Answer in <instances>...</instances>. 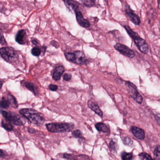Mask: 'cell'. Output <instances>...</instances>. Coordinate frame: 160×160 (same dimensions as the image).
<instances>
[{
    "label": "cell",
    "instance_id": "13",
    "mask_svg": "<svg viewBox=\"0 0 160 160\" xmlns=\"http://www.w3.org/2000/svg\"><path fill=\"white\" fill-rule=\"evenodd\" d=\"M65 71L64 67L62 66H59L56 67L53 73V78L56 81L60 80L62 74Z\"/></svg>",
    "mask_w": 160,
    "mask_h": 160
},
{
    "label": "cell",
    "instance_id": "9",
    "mask_svg": "<svg viewBox=\"0 0 160 160\" xmlns=\"http://www.w3.org/2000/svg\"><path fill=\"white\" fill-rule=\"evenodd\" d=\"M125 13L129 18L130 20L136 26H138L140 24V19L138 16L131 9L128 7L125 9Z\"/></svg>",
    "mask_w": 160,
    "mask_h": 160
},
{
    "label": "cell",
    "instance_id": "19",
    "mask_svg": "<svg viewBox=\"0 0 160 160\" xmlns=\"http://www.w3.org/2000/svg\"><path fill=\"white\" fill-rule=\"evenodd\" d=\"M7 99L10 103V105L14 108H17L18 107L17 101L14 96L12 94H9L7 95Z\"/></svg>",
    "mask_w": 160,
    "mask_h": 160
},
{
    "label": "cell",
    "instance_id": "12",
    "mask_svg": "<svg viewBox=\"0 0 160 160\" xmlns=\"http://www.w3.org/2000/svg\"><path fill=\"white\" fill-rule=\"evenodd\" d=\"M131 131L133 135L138 139L143 140L145 138V134L144 130L136 126H132Z\"/></svg>",
    "mask_w": 160,
    "mask_h": 160
},
{
    "label": "cell",
    "instance_id": "4",
    "mask_svg": "<svg viewBox=\"0 0 160 160\" xmlns=\"http://www.w3.org/2000/svg\"><path fill=\"white\" fill-rule=\"evenodd\" d=\"M0 53L2 58L7 62L12 63L18 60V54L13 48L10 47L2 48Z\"/></svg>",
    "mask_w": 160,
    "mask_h": 160
},
{
    "label": "cell",
    "instance_id": "29",
    "mask_svg": "<svg viewBox=\"0 0 160 160\" xmlns=\"http://www.w3.org/2000/svg\"><path fill=\"white\" fill-rule=\"evenodd\" d=\"M77 156H74L72 154H69V153H64L63 154V158L65 159H68V160H75L78 159L76 158Z\"/></svg>",
    "mask_w": 160,
    "mask_h": 160
},
{
    "label": "cell",
    "instance_id": "5",
    "mask_svg": "<svg viewBox=\"0 0 160 160\" xmlns=\"http://www.w3.org/2000/svg\"><path fill=\"white\" fill-rule=\"evenodd\" d=\"M64 55L67 60L73 63L83 65L87 62L85 54L82 51L77 50L73 53H65Z\"/></svg>",
    "mask_w": 160,
    "mask_h": 160
},
{
    "label": "cell",
    "instance_id": "1",
    "mask_svg": "<svg viewBox=\"0 0 160 160\" xmlns=\"http://www.w3.org/2000/svg\"><path fill=\"white\" fill-rule=\"evenodd\" d=\"M19 113L31 123L38 126H42L45 121L43 116L34 109L22 108L19 110Z\"/></svg>",
    "mask_w": 160,
    "mask_h": 160
},
{
    "label": "cell",
    "instance_id": "23",
    "mask_svg": "<svg viewBox=\"0 0 160 160\" xmlns=\"http://www.w3.org/2000/svg\"><path fill=\"white\" fill-rule=\"evenodd\" d=\"M31 53L33 56H35V57H39L42 53V50L39 48L35 47L32 49Z\"/></svg>",
    "mask_w": 160,
    "mask_h": 160
},
{
    "label": "cell",
    "instance_id": "28",
    "mask_svg": "<svg viewBox=\"0 0 160 160\" xmlns=\"http://www.w3.org/2000/svg\"><path fill=\"white\" fill-rule=\"evenodd\" d=\"M73 136L77 138H81L82 137L81 131L79 130H74L72 133Z\"/></svg>",
    "mask_w": 160,
    "mask_h": 160
},
{
    "label": "cell",
    "instance_id": "18",
    "mask_svg": "<svg viewBox=\"0 0 160 160\" xmlns=\"http://www.w3.org/2000/svg\"><path fill=\"white\" fill-rule=\"evenodd\" d=\"M109 148L110 150L113 153H116L119 148V146L118 145L117 141H115V139H112L109 142Z\"/></svg>",
    "mask_w": 160,
    "mask_h": 160
},
{
    "label": "cell",
    "instance_id": "26",
    "mask_svg": "<svg viewBox=\"0 0 160 160\" xmlns=\"http://www.w3.org/2000/svg\"><path fill=\"white\" fill-rule=\"evenodd\" d=\"M153 155L154 159H160V146H156L153 152Z\"/></svg>",
    "mask_w": 160,
    "mask_h": 160
},
{
    "label": "cell",
    "instance_id": "14",
    "mask_svg": "<svg viewBox=\"0 0 160 160\" xmlns=\"http://www.w3.org/2000/svg\"><path fill=\"white\" fill-rule=\"evenodd\" d=\"M62 1L68 8L71 9L75 12L79 10H78L79 5L76 2L74 1L73 0H62Z\"/></svg>",
    "mask_w": 160,
    "mask_h": 160
},
{
    "label": "cell",
    "instance_id": "16",
    "mask_svg": "<svg viewBox=\"0 0 160 160\" xmlns=\"http://www.w3.org/2000/svg\"><path fill=\"white\" fill-rule=\"evenodd\" d=\"M95 128L99 132L104 133L110 132L109 127L103 122H98L95 125Z\"/></svg>",
    "mask_w": 160,
    "mask_h": 160
},
{
    "label": "cell",
    "instance_id": "36",
    "mask_svg": "<svg viewBox=\"0 0 160 160\" xmlns=\"http://www.w3.org/2000/svg\"><path fill=\"white\" fill-rule=\"evenodd\" d=\"M0 156L1 157H2L3 156V151H2V150H1V155H0Z\"/></svg>",
    "mask_w": 160,
    "mask_h": 160
},
{
    "label": "cell",
    "instance_id": "25",
    "mask_svg": "<svg viewBox=\"0 0 160 160\" xmlns=\"http://www.w3.org/2000/svg\"><path fill=\"white\" fill-rule=\"evenodd\" d=\"M85 6L88 7H91L94 5V2L92 0H80Z\"/></svg>",
    "mask_w": 160,
    "mask_h": 160
},
{
    "label": "cell",
    "instance_id": "21",
    "mask_svg": "<svg viewBox=\"0 0 160 160\" xmlns=\"http://www.w3.org/2000/svg\"><path fill=\"white\" fill-rule=\"evenodd\" d=\"M123 144L128 147H132L133 145L132 140L128 137H125L122 138Z\"/></svg>",
    "mask_w": 160,
    "mask_h": 160
},
{
    "label": "cell",
    "instance_id": "22",
    "mask_svg": "<svg viewBox=\"0 0 160 160\" xmlns=\"http://www.w3.org/2000/svg\"><path fill=\"white\" fill-rule=\"evenodd\" d=\"M133 155L132 153L123 152L121 153V158L123 160H131L132 159Z\"/></svg>",
    "mask_w": 160,
    "mask_h": 160
},
{
    "label": "cell",
    "instance_id": "27",
    "mask_svg": "<svg viewBox=\"0 0 160 160\" xmlns=\"http://www.w3.org/2000/svg\"><path fill=\"white\" fill-rule=\"evenodd\" d=\"M139 157L141 160H152V159L150 155L146 152H141L139 153Z\"/></svg>",
    "mask_w": 160,
    "mask_h": 160
},
{
    "label": "cell",
    "instance_id": "37",
    "mask_svg": "<svg viewBox=\"0 0 160 160\" xmlns=\"http://www.w3.org/2000/svg\"><path fill=\"white\" fill-rule=\"evenodd\" d=\"M2 81H1V88H2Z\"/></svg>",
    "mask_w": 160,
    "mask_h": 160
},
{
    "label": "cell",
    "instance_id": "24",
    "mask_svg": "<svg viewBox=\"0 0 160 160\" xmlns=\"http://www.w3.org/2000/svg\"><path fill=\"white\" fill-rule=\"evenodd\" d=\"M1 125L3 128L8 131H12L13 130V127L12 125H11L10 123H5V122L2 121Z\"/></svg>",
    "mask_w": 160,
    "mask_h": 160
},
{
    "label": "cell",
    "instance_id": "34",
    "mask_svg": "<svg viewBox=\"0 0 160 160\" xmlns=\"http://www.w3.org/2000/svg\"><path fill=\"white\" fill-rule=\"evenodd\" d=\"M28 131L29 132L31 133H33L35 132V130L32 129V128H29L28 129Z\"/></svg>",
    "mask_w": 160,
    "mask_h": 160
},
{
    "label": "cell",
    "instance_id": "11",
    "mask_svg": "<svg viewBox=\"0 0 160 160\" xmlns=\"http://www.w3.org/2000/svg\"><path fill=\"white\" fill-rule=\"evenodd\" d=\"M75 13L76 14L77 21L81 27L84 28H88L90 27V24L89 22L84 18L82 13L79 10L76 12Z\"/></svg>",
    "mask_w": 160,
    "mask_h": 160
},
{
    "label": "cell",
    "instance_id": "15",
    "mask_svg": "<svg viewBox=\"0 0 160 160\" xmlns=\"http://www.w3.org/2000/svg\"><path fill=\"white\" fill-rule=\"evenodd\" d=\"M88 106L90 108L92 111H94L96 114L100 116L101 118L103 117V112L100 109L99 107L95 103L93 102H89L88 103Z\"/></svg>",
    "mask_w": 160,
    "mask_h": 160
},
{
    "label": "cell",
    "instance_id": "6",
    "mask_svg": "<svg viewBox=\"0 0 160 160\" xmlns=\"http://www.w3.org/2000/svg\"><path fill=\"white\" fill-rule=\"evenodd\" d=\"M1 113L6 120L18 126H22L25 123L20 116L15 112L1 110Z\"/></svg>",
    "mask_w": 160,
    "mask_h": 160
},
{
    "label": "cell",
    "instance_id": "32",
    "mask_svg": "<svg viewBox=\"0 0 160 160\" xmlns=\"http://www.w3.org/2000/svg\"><path fill=\"white\" fill-rule=\"evenodd\" d=\"M51 44L53 46L57 48H58L59 46V45L58 43L55 41H52V42H51Z\"/></svg>",
    "mask_w": 160,
    "mask_h": 160
},
{
    "label": "cell",
    "instance_id": "17",
    "mask_svg": "<svg viewBox=\"0 0 160 160\" xmlns=\"http://www.w3.org/2000/svg\"><path fill=\"white\" fill-rule=\"evenodd\" d=\"M25 86L33 94H34V95H37V93H38V90L33 83L32 82H26L25 83Z\"/></svg>",
    "mask_w": 160,
    "mask_h": 160
},
{
    "label": "cell",
    "instance_id": "3",
    "mask_svg": "<svg viewBox=\"0 0 160 160\" xmlns=\"http://www.w3.org/2000/svg\"><path fill=\"white\" fill-rule=\"evenodd\" d=\"M47 129L49 132L53 133L63 132H70L74 128L72 123L62 122H52L46 124Z\"/></svg>",
    "mask_w": 160,
    "mask_h": 160
},
{
    "label": "cell",
    "instance_id": "31",
    "mask_svg": "<svg viewBox=\"0 0 160 160\" xmlns=\"http://www.w3.org/2000/svg\"><path fill=\"white\" fill-rule=\"evenodd\" d=\"M49 89L52 91H56L58 89V86L54 84H50L49 86Z\"/></svg>",
    "mask_w": 160,
    "mask_h": 160
},
{
    "label": "cell",
    "instance_id": "35",
    "mask_svg": "<svg viewBox=\"0 0 160 160\" xmlns=\"http://www.w3.org/2000/svg\"><path fill=\"white\" fill-rule=\"evenodd\" d=\"M32 43L34 45H37L38 44V42L36 39H34L32 41Z\"/></svg>",
    "mask_w": 160,
    "mask_h": 160
},
{
    "label": "cell",
    "instance_id": "7",
    "mask_svg": "<svg viewBox=\"0 0 160 160\" xmlns=\"http://www.w3.org/2000/svg\"><path fill=\"white\" fill-rule=\"evenodd\" d=\"M125 85L127 88V90L130 96L138 104L142 103L143 102V97L138 91L137 88L132 82L126 81Z\"/></svg>",
    "mask_w": 160,
    "mask_h": 160
},
{
    "label": "cell",
    "instance_id": "30",
    "mask_svg": "<svg viewBox=\"0 0 160 160\" xmlns=\"http://www.w3.org/2000/svg\"><path fill=\"white\" fill-rule=\"evenodd\" d=\"M72 78V75L70 73H65L63 75V79L65 81H70Z\"/></svg>",
    "mask_w": 160,
    "mask_h": 160
},
{
    "label": "cell",
    "instance_id": "20",
    "mask_svg": "<svg viewBox=\"0 0 160 160\" xmlns=\"http://www.w3.org/2000/svg\"><path fill=\"white\" fill-rule=\"evenodd\" d=\"M10 105V102L8 99H6L5 97H2L1 100V107L3 108H9Z\"/></svg>",
    "mask_w": 160,
    "mask_h": 160
},
{
    "label": "cell",
    "instance_id": "2",
    "mask_svg": "<svg viewBox=\"0 0 160 160\" xmlns=\"http://www.w3.org/2000/svg\"><path fill=\"white\" fill-rule=\"evenodd\" d=\"M124 28L129 36L133 40L134 42L139 51L143 54H148L149 51L148 45L146 41L141 38L136 32L132 30L129 26H124Z\"/></svg>",
    "mask_w": 160,
    "mask_h": 160
},
{
    "label": "cell",
    "instance_id": "33",
    "mask_svg": "<svg viewBox=\"0 0 160 160\" xmlns=\"http://www.w3.org/2000/svg\"><path fill=\"white\" fill-rule=\"evenodd\" d=\"M6 43V41H5V38L3 37V35H1V45H4Z\"/></svg>",
    "mask_w": 160,
    "mask_h": 160
},
{
    "label": "cell",
    "instance_id": "10",
    "mask_svg": "<svg viewBox=\"0 0 160 160\" xmlns=\"http://www.w3.org/2000/svg\"><path fill=\"white\" fill-rule=\"evenodd\" d=\"M16 42L20 45H24L28 42V37L25 30H20L16 35Z\"/></svg>",
    "mask_w": 160,
    "mask_h": 160
},
{
    "label": "cell",
    "instance_id": "38",
    "mask_svg": "<svg viewBox=\"0 0 160 160\" xmlns=\"http://www.w3.org/2000/svg\"></svg>",
    "mask_w": 160,
    "mask_h": 160
},
{
    "label": "cell",
    "instance_id": "8",
    "mask_svg": "<svg viewBox=\"0 0 160 160\" xmlns=\"http://www.w3.org/2000/svg\"><path fill=\"white\" fill-rule=\"evenodd\" d=\"M114 48L123 56L130 58H132L135 56L134 52L132 49L124 45L118 43L115 45Z\"/></svg>",
    "mask_w": 160,
    "mask_h": 160
}]
</instances>
